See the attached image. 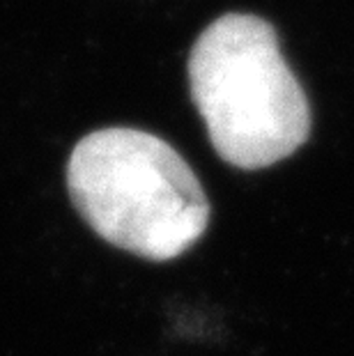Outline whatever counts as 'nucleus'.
I'll return each instance as SVG.
<instances>
[{
    "label": "nucleus",
    "mask_w": 354,
    "mask_h": 356,
    "mask_svg": "<svg viewBox=\"0 0 354 356\" xmlns=\"http://www.w3.org/2000/svg\"><path fill=\"white\" fill-rule=\"evenodd\" d=\"M67 188L102 239L152 262L186 253L209 223L207 195L191 165L138 129H99L79 140Z\"/></svg>",
    "instance_id": "1"
},
{
    "label": "nucleus",
    "mask_w": 354,
    "mask_h": 356,
    "mask_svg": "<svg viewBox=\"0 0 354 356\" xmlns=\"http://www.w3.org/2000/svg\"><path fill=\"white\" fill-rule=\"evenodd\" d=\"M189 88L216 154L235 168H267L308 140L306 92L265 19L235 12L202 30L189 56Z\"/></svg>",
    "instance_id": "2"
}]
</instances>
